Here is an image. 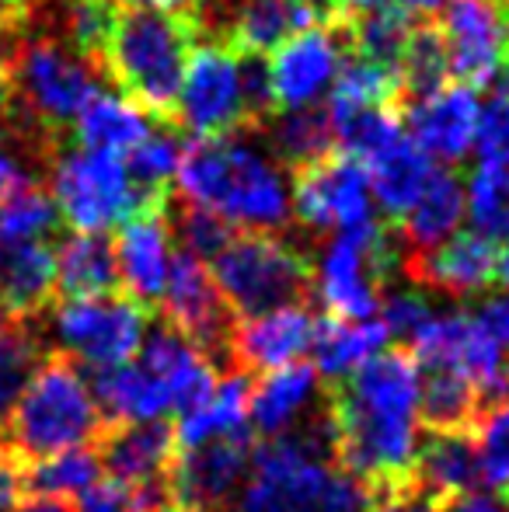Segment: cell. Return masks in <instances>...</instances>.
<instances>
[{"instance_id":"6f0895ef","label":"cell","mask_w":509,"mask_h":512,"mask_svg":"<svg viewBox=\"0 0 509 512\" xmlns=\"http://www.w3.org/2000/svg\"><path fill=\"white\" fill-rule=\"evenodd\" d=\"M391 4H398L401 11H408L415 18V14H440L450 0H391Z\"/></svg>"},{"instance_id":"816d5d0a","label":"cell","mask_w":509,"mask_h":512,"mask_svg":"<svg viewBox=\"0 0 509 512\" xmlns=\"http://www.w3.org/2000/svg\"><path fill=\"white\" fill-rule=\"evenodd\" d=\"M475 321L482 324L485 331H489L492 342H496L499 349L509 352V290L485 297L482 307L475 310Z\"/></svg>"},{"instance_id":"ac0fdd59","label":"cell","mask_w":509,"mask_h":512,"mask_svg":"<svg viewBox=\"0 0 509 512\" xmlns=\"http://www.w3.org/2000/svg\"><path fill=\"white\" fill-rule=\"evenodd\" d=\"M112 248H116L119 283L126 286L129 300L143 307L161 304L171 262H175V230H171L168 199L143 206L140 213L129 216Z\"/></svg>"},{"instance_id":"4316f807","label":"cell","mask_w":509,"mask_h":512,"mask_svg":"<svg viewBox=\"0 0 509 512\" xmlns=\"http://www.w3.org/2000/svg\"><path fill=\"white\" fill-rule=\"evenodd\" d=\"M464 220V182L454 175V168H433L429 182L422 185L419 199L408 206V213L398 220L401 244L405 251H429L436 244L450 241L461 230Z\"/></svg>"},{"instance_id":"2e32d148","label":"cell","mask_w":509,"mask_h":512,"mask_svg":"<svg viewBox=\"0 0 509 512\" xmlns=\"http://www.w3.org/2000/svg\"><path fill=\"white\" fill-rule=\"evenodd\" d=\"M478 119H482V98L468 84L447 81L405 105V133L429 161L461 164L475 150Z\"/></svg>"},{"instance_id":"db71d44e","label":"cell","mask_w":509,"mask_h":512,"mask_svg":"<svg viewBox=\"0 0 509 512\" xmlns=\"http://www.w3.org/2000/svg\"><path fill=\"white\" fill-rule=\"evenodd\" d=\"M443 512H509V495L489 492V488H475V492H464V495H457V499H450Z\"/></svg>"},{"instance_id":"836d02e7","label":"cell","mask_w":509,"mask_h":512,"mask_svg":"<svg viewBox=\"0 0 509 512\" xmlns=\"http://www.w3.org/2000/svg\"><path fill=\"white\" fill-rule=\"evenodd\" d=\"M56 286L63 297H102L119 286L116 248L105 234H70L56 248Z\"/></svg>"},{"instance_id":"60d3db41","label":"cell","mask_w":509,"mask_h":512,"mask_svg":"<svg viewBox=\"0 0 509 512\" xmlns=\"http://www.w3.org/2000/svg\"><path fill=\"white\" fill-rule=\"evenodd\" d=\"M129 178L136 182V189L143 192L147 203H161L168 199V185L178 175V161H182V143L175 140L171 129H150L140 143L123 157Z\"/></svg>"},{"instance_id":"ab89813d","label":"cell","mask_w":509,"mask_h":512,"mask_svg":"<svg viewBox=\"0 0 509 512\" xmlns=\"http://www.w3.org/2000/svg\"><path fill=\"white\" fill-rule=\"evenodd\" d=\"M42 363L39 335L25 321L0 317V429Z\"/></svg>"},{"instance_id":"8992f818","label":"cell","mask_w":509,"mask_h":512,"mask_svg":"<svg viewBox=\"0 0 509 512\" xmlns=\"http://www.w3.org/2000/svg\"><path fill=\"white\" fill-rule=\"evenodd\" d=\"M49 199L74 234H109L150 206L129 178L123 157L88 147H63L49 157Z\"/></svg>"},{"instance_id":"94428289","label":"cell","mask_w":509,"mask_h":512,"mask_svg":"<svg viewBox=\"0 0 509 512\" xmlns=\"http://www.w3.org/2000/svg\"><path fill=\"white\" fill-rule=\"evenodd\" d=\"M391 0H339V18H349V14H363L374 11V7H384Z\"/></svg>"},{"instance_id":"ee69618b","label":"cell","mask_w":509,"mask_h":512,"mask_svg":"<svg viewBox=\"0 0 509 512\" xmlns=\"http://www.w3.org/2000/svg\"><path fill=\"white\" fill-rule=\"evenodd\" d=\"M56 227L60 213L39 185L0 199V241H49Z\"/></svg>"},{"instance_id":"be15d7a7","label":"cell","mask_w":509,"mask_h":512,"mask_svg":"<svg viewBox=\"0 0 509 512\" xmlns=\"http://www.w3.org/2000/svg\"><path fill=\"white\" fill-rule=\"evenodd\" d=\"M496 81H499V95L509 98V49H506V56H503V67H499Z\"/></svg>"},{"instance_id":"603a6c76","label":"cell","mask_w":509,"mask_h":512,"mask_svg":"<svg viewBox=\"0 0 509 512\" xmlns=\"http://www.w3.org/2000/svg\"><path fill=\"white\" fill-rule=\"evenodd\" d=\"M321 398V377L311 363H293L283 370L262 373V380L252 387L248 401V422L255 432L269 439L293 436L307 415H314Z\"/></svg>"},{"instance_id":"91938a15","label":"cell","mask_w":509,"mask_h":512,"mask_svg":"<svg viewBox=\"0 0 509 512\" xmlns=\"http://www.w3.org/2000/svg\"><path fill=\"white\" fill-rule=\"evenodd\" d=\"M293 4H300V7H311L318 18H325V21H335L339 18V0H293Z\"/></svg>"},{"instance_id":"cb8c5ba5","label":"cell","mask_w":509,"mask_h":512,"mask_svg":"<svg viewBox=\"0 0 509 512\" xmlns=\"http://www.w3.org/2000/svg\"><path fill=\"white\" fill-rule=\"evenodd\" d=\"M224 11L227 46L238 56H262V60L290 35L325 21L311 7H300L293 0H227Z\"/></svg>"},{"instance_id":"484cf974","label":"cell","mask_w":509,"mask_h":512,"mask_svg":"<svg viewBox=\"0 0 509 512\" xmlns=\"http://www.w3.org/2000/svg\"><path fill=\"white\" fill-rule=\"evenodd\" d=\"M248 401H252V384H248L245 373L220 377L210 398L178 415V425L171 429L175 446L178 450H196V446L224 443V439H248L252 436Z\"/></svg>"},{"instance_id":"d6a6232c","label":"cell","mask_w":509,"mask_h":512,"mask_svg":"<svg viewBox=\"0 0 509 512\" xmlns=\"http://www.w3.org/2000/svg\"><path fill=\"white\" fill-rule=\"evenodd\" d=\"M265 147L283 168L300 171L311 168L314 161L328 157L335 150V126L328 108H293V112H276L262 122Z\"/></svg>"},{"instance_id":"f1b7e54d","label":"cell","mask_w":509,"mask_h":512,"mask_svg":"<svg viewBox=\"0 0 509 512\" xmlns=\"http://www.w3.org/2000/svg\"><path fill=\"white\" fill-rule=\"evenodd\" d=\"M91 391H95L102 415L112 418L116 425L161 422L164 415H171L168 391H164V384L140 359H129V363L116 366V370L95 373Z\"/></svg>"},{"instance_id":"e7e4bbea","label":"cell","mask_w":509,"mask_h":512,"mask_svg":"<svg viewBox=\"0 0 509 512\" xmlns=\"http://www.w3.org/2000/svg\"><path fill=\"white\" fill-rule=\"evenodd\" d=\"M0 11L14 14V18H25V11H28V0H0Z\"/></svg>"},{"instance_id":"5b68a950","label":"cell","mask_w":509,"mask_h":512,"mask_svg":"<svg viewBox=\"0 0 509 512\" xmlns=\"http://www.w3.org/2000/svg\"><path fill=\"white\" fill-rule=\"evenodd\" d=\"M4 77L11 95L7 115L42 140H53L56 129L74 126L84 105L102 91L98 88L102 70L53 35L28 39L11 49Z\"/></svg>"},{"instance_id":"4dcf8cb0","label":"cell","mask_w":509,"mask_h":512,"mask_svg":"<svg viewBox=\"0 0 509 512\" xmlns=\"http://www.w3.org/2000/svg\"><path fill=\"white\" fill-rule=\"evenodd\" d=\"M154 129L150 112L116 91H98L74 122V143L102 154L126 157Z\"/></svg>"},{"instance_id":"003e7915","label":"cell","mask_w":509,"mask_h":512,"mask_svg":"<svg viewBox=\"0 0 509 512\" xmlns=\"http://www.w3.org/2000/svg\"><path fill=\"white\" fill-rule=\"evenodd\" d=\"M506 405H509V401H506Z\"/></svg>"},{"instance_id":"30bf717a","label":"cell","mask_w":509,"mask_h":512,"mask_svg":"<svg viewBox=\"0 0 509 512\" xmlns=\"http://www.w3.org/2000/svg\"><path fill=\"white\" fill-rule=\"evenodd\" d=\"M171 119L192 140L231 136L252 122L245 102V63L227 42H203L189 53Z\"/></svg>"},{"instance_id":"f546056e","label":"cell","mask_w":509,"mask_h":512,"mask_svg":"<svg viewBox=\"0 0 509 512\" xmlns=\"http://www.w3.org/2000/svg\"><path fill=\"white\" fill-rule=\"evenodd\" d=\"M387 342H391V335H387V328L377 317H367V321L325 317V321L314 324V342H311L314 373L342 384L363 363H370L377 352H384Z\"/></svg>"},{"instance_id":"8d00e7d4","label":"cell","mask_w":509,"mask_h":512,"mask_svg":"<svg viewBox=\"0 0 509 512\" xmlns=\"http://www.w3.org/2000/svg\"><path fill=\"white\" fill-rule=\"evenodd\" d=\"M401 98L398 70L381 67L363 56H342L339 77L328 91V112H356V108H381Z\"/></svg>"},{"instance_id":"7402d4cb","label":"cell","mask_w":509,"mask_h":512,"mask_svg":"<svg viewBox=\"0 0 509 512\" xmlns=\"http://www.w3.org/2000/svg\"><path fill=\"white\" fill-rule=\"evenodd\" d=\"M175 453V432L164 422L119 425L105 436L102 464L119 485L168 492V471L175 464Z\"/></svg>"},{"instance_id":"ffe728a7","label":"cell","mask_w":509,"mask_h":512,"mask_svg":"<svg viewBox=\"0 0 509 512\" xmlns=\"http://www.w3.org/2000/svg\"><path fill=\"white\" fill-rule=\"evenodd\" d=\"M136 359L164 384L175 415H182V411L196 408L199 401L210 398L220 380L213 359L196 342H189L178 328H171L168 321L147 331Z\"/></svg>"},{"instance_id":"e575fe53","label":"cell","mask_w":509,"mask_h":512,"mask_svg":"<svg viewBox=\"0 0 509 512\" xmlns=\"http://www.w3.org/2000/svg\"><path fill=\"white\" fill-rule=\"evenodd\" d=\"M339 28L349 53L398 70L401 53H405L408 39L415 32V18L408 11H401L398 4H384L374 7V11L339 18Z\"/></svg>"},{"instance_id":"f907efd6","label":"cell","mask_w":509,"mask_h":512,"mask_svg":"<svg viewBox=\"0 0 509 512\" xmlns=\"http://www.w3.org/2000/svg\"><path fill=\"white\" fill-rule=\"evenodd\" d=\"M367 512H443V509L436 499H429L426 492H419V488L405 481V485L381 488Z\"/></svg>"},{"instance_id":"8fae6325","label":"cell","mask_w":509,"mask_h":512,"mask_svg":"<svg viewBox=\"0 0 509 512\" xmlns=\"http://www.w3.org/2000/svg\"><path fill=\"white\" fill-rule=\"evenodd\" d=\"M422 370L454 373L475 387L485 408L499 405L509 394V352L492 342V335L464 310H433L419 335L408 342Z\"/></svg>"},{"instance_id":"03108f58","label":"cell","mask_w":509,"mask_h":512,"mask_svg":"<svg viewBox=\"0 0 509 512\" xmlns=\"http://www.w3.org/2000/svg\"><path fill=\"white\" fill-rule=\"evenodd\" d=\"M506 7H509V0H506Z\"/></svg>"},{"instance_id":"d590c367","label":"cell","mask_w":509,"mask_h":512,"mask_svg":"<svg viewBox=\"0 0 509 512\" xmlns=\"http://www.w3.org/2000/svg\"><path fill=\"white\" fill-rule=\"evenodd\" d=\"M482 411V398L461 377L440 370H422L419 418L433 432H471V425L482 418Z\"/></svg>"},{"instance_id":"9c48e42d","label":"cell","mask_w":509,"mask_h":512,"mask_svg":"<svg viewBox=\"0 0 509 512\" xmlns=\"http://www.w3.org/2000/svg\"><path fill=\"white\" fill-rule=\"evenodd\" d=\"M150 331L147 307L129 297H74L49 314V338L63 359L88 370H116L140 356Z\"/></svg>"},{"instance_id":"ba28073f","label":"cell","mask_w":509,"mask_h":512,"mask_svg":"<svg viewBox=\"0 0 509 512\" xmlns=\"http://www.w3.org/2000/svg\"><path fill=\"white\" fill-rule=\"evenodd\" d=\"M405 258V248L394 244L387 227L349 230L332 234L311 265V286L318 293L328 317L367 321L377 314L384 297V283Z\"/></svg>"},{"instance_id":"4fadbf2b","label":"cell","mask_w":509,"mask_h":512,"mask_svg":"<svg viewBox=\"0 0 509 512\" xmlns=\"http://www.w3.org/2000/svg\"><path fill=\"white\" fill-rule=\"evenodd\" d=\"M346 39H342L339 18L311 25L304 32L290 35L283 46H276L265 60L269 70V91L276 112L321 105L332 91L342 67Z\"/></svg>"},{"instance_id":"e0dca14e","label":"cell","mask_w":509,"mask_h":512,"mask_svg":"<svg viewBox=\"0 0 509 512\" xmlns=\"http://www.w3.org/2000/svg\"><path fill=\"white\" fill-rule=\"evenodd\" d=\"M252 467V436L178 450L168 471V495L189 512H217L238 499Z\"/></svg>"},{"instance_id":"b9f144b4","label":"cell","mask_w":509,"mask_h":512,"mask_svg":"<svg viewBox=\"0 0 509 512\" xmlns=\"http://www.w3.org/2000/svg\"><path fill=\"white\" fill-rule=\"evenodd\" d=\"M116 18H119L116 0H67V4H63V18H60L63 42H67L77 56H84V60L102 70V53H105V42H109Z\"/></svg>"},{"instance_id":"7c38bea8","label":"cell","mask_w":509,"mask_h":512,"mask_svg":"<svg viewBox=\"0 0 509 512\" xmlns=\"http://www.w3.org/2000/svg\"><path fill=\"white\" fill-rule=\"evenodd\" d=\"M290 203L293 216L314 234L332 237L381 223L367 168L349 154H328L311 168L293 171Z\"/></svg>"},{"instance_id":"9f6ffc18","label":"cell","mask_w":509,"mask_h":512,"mask_svg":"<svg viewBox=\"0 0 509 512\" xmlns=\"http://www.w3.org/2000/svg\"><path fill=\"white\" fill-rule=\"evenodd\" d=\"M14 512H77L70 502H63V499H46V495H32V499H21L18 502V509Z\"/></svg>"},{"instance_id":"52a82bcc","label":"cell","mask_w":509,"mask_h":512,"mask_svg":"<svg viewBox=\"0 0 509 512\" xmlns=\"http://www.w3.org/2000/svg\"><path fill=\"white\" fill-rule=\"evenodd\" d=\"M210 276L231 314L252 317L272 307L300 304L311 290V262L276 234L241 230L210 262Z\"/></svg>"},{"instance_id":"5bb4252c","label":"cell","mask_w":509,"mask_h":512,"mask_svg":"<svg viewBox=\"0 0 509 512\" xmlns=\"http://www.w3.org/2000/svg\"><path fill=\"white\" fill-rule=\"evenodd\" d=\"M447 49L450 77L468 88L496 81L509 49V7L506 0H450L436 25Z\"/></svg>"},{"instance_id":"44dd1931","label":"cell","mask_w":509,"mask_h":512,"mask_svg":"<svg viewBox=\"0 0 509 512\" xmlns=\"http://www.w3.org/2000/svg\"><path fill=\"white\" fill-rule=\"evenodd\" d=\"M408 276L422 286H433L450 297H478L496 283V244L478 237L475 230H457L450 241L429 251H412Z\"/></svg>"},{"instance_id":"f35d334b","label":"cell","mask_w":509,"mask_h":512,"mask_svg":"<svg viewBox=\"0 0 509 512\" xmlns=\"http://www.w3.org/2000/svg\"><path fill=\"white\" fill-rule=\"evenodd\" d=\"M95 481H102V457L91 446H77V450H63L53 457H42L25 474V485L35 495L46 499H81Z\"/></svg>"},{"instance_id":"7dc6e473","label":"cell","mask_w":509,"mask_h":512,"mask_svg":"<svg viewBox=\"0 0 509 512\" xmlns=\"http://www.w3.org/2000/svg\"><path fill=\"white\" fill-rule=\"evenodd\" d=\"M377 321L387 328L391 338H401V342H412L422 331V324L433 317V307H429L426 293L412 290V286H398V290H387L381 297V307H377Z\"/></svg>"},{"instance_id":"c3c4849f","label":"cell","mask_w":509,"mask_h":512,"mask_svg":"<svg viewBox=\"0 0 509 512\" xmlns=\"http://www.w3.org/2000/svg\"><path fill=\"white\" fill-rule=\"evenodd\" d=\"M74 502H77V512H157L164 502V492H154V488H129L112 478H102Z\"/></svg>"},{"instance_id":"680465c9","label":"cell","mask_w":509,"mask_h":512,"mask_svg":"<svg viewBox=\"0 0 509 512\" xmlns=\"http://www.w3.org/2000/svg\"><path fill=\"white\" fill-rule=\"evenodd\" d=\"M21 18H14V14L0 11V77H4L7 70V60H11V49H7V35H11V28L18 25Z\"/></svg>"},{"instance_id":"d4e9b609","label":"cell","mask_w":509,"mask_h":512,"mask_svg":"<svg viewBox=\"0 0 509 512\" xmlns=\"http://www.w3.org/2000/svg\"><path fill=\"white\" fill-rule=\"evenodd\" d=\"M56 290V251L49 241H0V314L25 321Z\"/></svg>"},{"instance_id":"7bdbcfd3","label":"cell","mask_w":509,"mask_h":512,"mask_svg":"<svg viewBox=\"0 0 509 512\" xmlns=\"http://www.w3.org/2000/svg\"><path fill=\"white\" fill-rule=\"evenodd\" d=\"M450 63L443 39L433 25H415L412 39H408L405 53L398 60V81H401V98H419L426 91L447 84Z\"/></svg>"},{"instance_id":"1f68e13d","label":"cell","mask_w":509,"mask_h":512,"mask_svg":"<svg viewBox=\"0 0 509 512\" xmlns=\"http://www.w3.org/2000/svg\"><path fill=\"white\" fill-rule=\"evenodd\" d=\"M370 175V189H374L377 209H384L394 223L408 213V206L419 199L422 185L429 182L436 164L408 140V133H401L394 143H387L384 150H377L370 161H363Z\"/></svg>"},{"instance_id":"bcb514c9","label":"cell","mask_w":509,"mask_h":512,"mask_svg":"<svg viewBox=\"0 0 509 512\" xmlns=\"http://www.w3.org/2000/svg\"><path fill=\"white\" fill-rule=\"evenodd\" d=\"M171 230H175V241L182 244V251L203 258L206 265H210L213 258L220 255V248L238 234V230L227 227L220 216L206 213V209H196V206L178 209L175 220H171Z\"/></svg>"},{"instance_id":"f5cc1de1","label":"cell","mask_w":509,"mask_h":512,"mask_svg":"<svg viewBox=\"0 0 509 512\" xmlns=\"http://www.w3.org/2000/svg\"><path fill=\"white\" fill-rule=\"evenodd\" d=\"M25 492V471L18 467V457L0 450V512H14Z\"/></svg>"},{"instance_id":"7a4b0ae2","label":"cell","mask_w":509,"mask_h":512,"mask_svg":"<svg viewBox=\"0 0 509 512\" xmlns=\"http://www.w3.org/2000/svg\"><path fill=\"white\" fill-rule=\"evenodd\" d=\"M374 488L332 464V429L321 411L304 436L269 439L252 453L234 512H367Z\"/></svg>"},{"instance_id":"83f0119b","label":"cell","mask_w":509,"mask_h":512,"mask_svg":"<svg viewBox=\"0 0 509 512\" xmlns=\"http://www.w3.org/2000/svg\"><path fill=\"white\" fill-rule=\"evenodd\" d=\"M415 488L436 502H450L482 485L478 478V453L471 432H429L415 453Z\"/></svg>"},{"instance_id":"6125c7cd","label":"cell","mask_w":509,"mask_h":512,"mask_svg":"<svg viewBox=\"0 0 509 512\" xmlns=\"http://www.w3.org/2000/svg\"><path fill=\"white\" fill-rule=\"evenodd\" d=\"M496 279L509 290V237L496 248Z\"/></svg>"},{"instance_id":"681fc988","label":"cell","mask_w":509,"mask_h":512,"mask_svg":"<svg viewBox=\"0 0 509 512\" xmlns=\"http://www.w3.org/2000/svg\"><path fill=\"white\" fill-rule=\"evenodd\" d=\"M475 150H478V157H482V161L509 168V98L496 95L492 102L482 105Z\"/></svg>"},{"instance_id":"d6986e66","label":"cell","mask_w":509,"mask_h":512,"mask_svg":"<svg viewBox=\"0 0 509 512\" xmlns=\"http://www.w3.org/2000/svg\"><path fill=\"white\" fill-rule=\"evenodd\" d=\"M314 324L318 321L304 304H286L241 317L231 331V363L248 373H272L300 363L311 352Z\"/></svg>"},{"instance_id":"3957f363","label":"cell","mask_w":509,"mask_h":512,"mask_svg":"<svg viewBox=\"0 0 509 512\" xmlns=\"http://www.w3.org/2000/svg\"><path fill=\"white\" fill-rule=\"evenodd\" d=\"M196 32V14L119 7L102 53V74L112 77L126 98L164 119L175 108L185 63L196 49Z\"/></svg>"},{"instance_id":"277c9868","label":"cell","mask_w":509,"mask_h":512,"mask_svg":"<svg viewBox=\"0 0 509 512\" xmlns=\"http://www.w3.org/2000/svg\"><path fill=\"white\" fill-rule=\"evenodd\" d=\"M102 408L91 391V380L77 370L70 359L49 356L32 373L28 387L21 391L11 418L4 422L7 446L14 457L35 460L53 457L63 450L88 446L102 436Z\"/></svg>"},{"instance_id":"6da1fadb","label":"cell","mask_w":509,"mask_h":512,"mask_svg":"<svg viewBox=\"0 0 509 512\" xmlns=\"http://www.w3.org/2000/svg\"><path fill=\"white\" fill-rule=\"evenodd\" d=\"M175 185L185 206L220 216L231 230L276 234L293 220L286 168L241 133L185 143Z\"/></svg>"},{"instance_id":"9a60e30c","label":"cell","mask_w":509,"mask_h":512,"mask_svg":"<svg viewBox=\"0 0 509 512\" xmlns=\"http://www.w3.org/2000/svg\"><path fill=\"white\" fill-rule=\"evenodd\" d=\"M161 307L171 328H178L189 342H196L210 359H231L234 314L227 300L220 297L210 265L203 258L189 255V251H175Z\"/></svg>"},{"instance_id":"74e56055","label":"cell","mask_w":509,"mask_h":512,"mask_svg":"<svg viewBox=\"0 0 509 512\" xmlns=\"http://www.w3.org/2000/svg\"><path fill=\"white\" fill-rule=\"evenodd\" d=\"M464 220L492 244L509 237V168L482 161L464 182Z\"/></svg>"},{"instance_id":"11a10c76","label":"cell","mask_w":509,"mask_h":512,"mask_svg":"<svg viewBox=\"0 0 509 512\" xmlns=\"http://www.w3.org/2000/svg\"><path fill=\"white\" fill-rule=\"evenodd\" d=\"M126 11H175V14H192L199 11L203 0H116Z\"/></svg>"},{"instance_id":"f6af8a7d","label":"cell","mask_w":509,"mask_h":512,"mask_svg":"<svg viewBox=\"0 0 509 512\" xmlns=\"http://www.w3.org/2000/svg\"><path fill=\"white\" fill-rule=\"evenodd\" d=\"M478 478L489 492L509 495V405L499 401L475 422Z\"/></svg>"}]
</instances>
